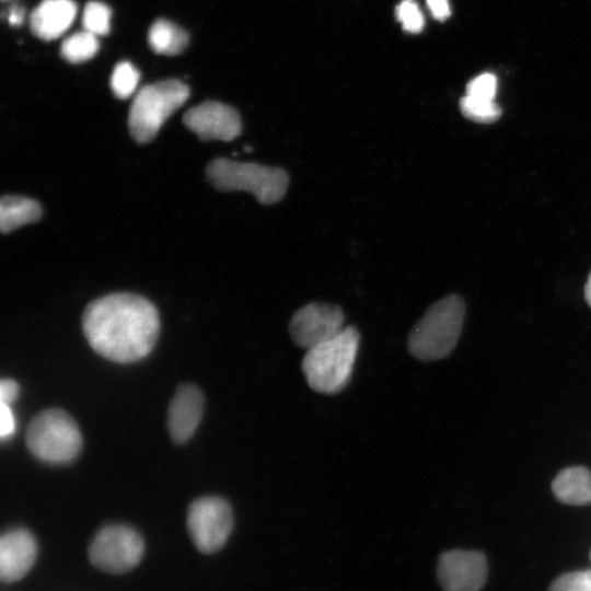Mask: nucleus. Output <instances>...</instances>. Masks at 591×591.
I'll list each match as a JSON object with an SVG mask.
<instances>
[{"instance_id":"20","label":"nucleus","mask_w":591,"mask_h":591,"mask_svg":"<svg viewBox=\"0 0 591 591\" xmlns=\"http://www.w3.org/2000/svg\"><path fill=\"white\" fill-rule=\"evenodd\" d=\"M460 109L466 118L477 123H494L500 115V107L495 101H486L464 95L460 101Z\"/></svg>"},{"instance_id":"5","label":"nucleus","mask_w":591,"mask_h":591,"mask_svg":"<svg viewBox=\"0 0 591 591\" xmlns=\"http://www.w3.org/2000/svg\"><path fill=\"white\" fill-rule=\"evenodd\" d=\"M25 440L35 457L50 464L71 462L82 447L78 425L60 408L38 413L28 424Z\"/></svg>"},{"instance_id":"21","label":"nucleus","mask_w":591,"mask_h":591,"mask_svg":"<svg viewBox=\"0 0 591 591\" xmlns=\"http://www.w3.org/2000/svg\"><path fill=\"white\" fill-rule=\"evenodd\" d=\"M111 9L103 2H89L82 14V24L85 31L99 36L106 35L111 28Z\"/></svg>"},{"instance_id":"12","label":"nucleus","mask_w":591,"mask_h":591,"mask_svg":"<svg viewBox=\"0 0 591 591\" xmlns=\"http://www.w3.org/2000/svg\"><path fill=\"white\" fill-rule=\"evenodd\" d=\"M37 555L34 536L25 529H14L0 540V578L14 582L23 578L33 567Z\"/></svg>"},{"instance_id":"9","label":"nucleus","mask_w":591,"mask_h":591,"mask_svg":"<svg viewBox=\"0 0 591 591\" xmlns=\"http://www.w3.org/2000/svg\"><path fill=\"white\" fill-rule=\"evenodd\" d=\"M344 321V313L338 306L310 303L293 314L289 333L298 346L308 350L340 333L345 328Z\"/></svg>"},{"instance_id":"29","label":"nucleus","mask_w":591,"mask_h":591,"mask_svg":"<svg viewBox=\"0 0 591 591\" xmlns=\"http://www.w3.org/2000/svg\"><path fill=\"white\" fill-rule=\"evenodd\" d=\"M584 298L589 306L591 308V273L589 274L584 286Z\"/></svg>"},{"instance_id":"16","label":"nucleus","mask_w":591,"mask_h":591,"mask_svg":"<svg viewBox=\"0 0 591 591\" xmlns=\"http://www.w3.org/2000/svg\"><path fill=\"white\" fill-rule=\"evenodd\" d=\"M40 205L24 196H3L0 201V229L10 233L21 225L34 223L40 219Z\"/></svg>"},{"instance_id":"19","label":"nucleus","mask_w":591,"mask_h":591,"mask_svg":"<svg viewBox=\"0 0 591 591\" xmlns=\"http://www.w3.org/2000/svg\"><path fill=\"white\" fill-rule=\"evenodd\" d=\"M139 80L138 69L128 61H121L113 70L111 89L118 99H127L135 93Z\"/></svg>"},{"instance_id":"22","label":"nucleus","mask_w":591,"mask_h":591,"mask_svg":"<svg viewBox=\"0 0 591 591\" xmlns=\"http://www.w3.org/2000/svg\"><path fill=\"white\" fill-rule=\"evenodd\" d=\"M395 15L408 33L417 34L425 26V18L416 0H402L395 9Z\"/></svg>"},{"instance_id":"25","label":"nucleus","mask_w":591,"mask_h":591,"mask_svg":"<svg viewBox=\"0 0 591 591\" xmlns=\"http://www.w3.org/2000/svg\"><path fill=\"white\" fill-rule=\"evenodd\" d=\"M15 430V420L10 405L1 403L0 406V437L9 439Z\"/></svg>"},{"instance_id":"18","label":"nucleus","mask_w":591,"mask_h":591,"mask_svg":"<svg viewBox=\"0 0 591 591\" xmlns=\"http://www.w3.org/2000/svg\"><path fill=\"white\" fill-rule=\"evenodd\" d=\"M99 46L97 36L84 30L67 37L61 44L60 53L67 61L78 63L93 58Z\"/></svg>"},{"instance_id":"23","label":"nucleus","mask_w":591,"mask_h":591,"mask_svg":"<svg viewBox=\"0 0 591 591\" xmlns=\"http://www.w3.org/2000/svg\"><path fill=\"white\" fill-rule=\"evenodd\" d=\"M549 591H591V569L561 575L552 583Z\"/></svg>"},{"instance_id":"7","label":"nucleus","mask_w":591,"mask_h":591,"mask_svg":"<svg viewBox=\"0 0 591 591\" xmlns=\"http://www.w3.org/2000/svg\"><path fill=\"white\" fill-rule=\"evenodd\" d=\"M143 551L144 543L137 531L126 525L112 524L95 535L89 557L93 566L105 572L123 573L139 564Z\"/></svg>"},{"instance_id":"3","label":"nucleus","mask_w":591,"mask_h":591,"mask_svg":"<svg viewBox=\"0 0 591 591\" xmlns=\"http://www.w3.org/2000/svg\"><path fill=\"white\" fill-rule=\"evenodd\" d=\"M465 305L457 294L433 303L408 336V350L418 360L434 361L447 357L461 335Z\"/></svg>"},{"instance_id":"4","label":"nucleus","mask_w":591,"mask_h":591,"mask_svg":"<svg viewBox=\"0 0 591 591\" xmlns=\"http://www.w3.org/2000/svg\"><path fill=\"white\" fill-rule=\"evenodd\" d=\"M208 182L218 190H244L264 205L278 202L285 196L289 178L279 167L224 158L212 160L206 169Z\"/></svg>"},{"instance_id":"11","label":"nucleus","mask_w":591,"mask_h":591,"mask_svg":"<svg viewBox=\"0 0 591 591\" xmlns=\"http://www.w3.org/2000/svg\"><path fill=\"white\" fill-rule=\"evenodd\" d=\"M185 126L201 140L231 141L240 136L242 121L231 106L207 101L189 108L183 117Z\"/></svg>"},{"instance_id":"10","label":"nucleus","mask_w":591,"mask_h":591,"mask_svg":"<svg viewBox=\"0 0 591 591\" xmlns=\"http://www.w3.org/2000/svg\"><path fill=\"white\" fill-rule=\"evenodd\" d=\"M486 577L487 561L479 552L454 549L440 556L438 578L444 591H480Z\"/></svg>"},{"instance_id":"13","label":"nucleus","mask_w":591,"mask_h":591,"mask_svg":"<svg viewBox=\"0 0 591 591\" xmlns=\"http://www.w3.org/2000/svg\"><path fill=\"white\" fill-rule=\"evenodd\" d=\"M202 407L204 397L196 385L184 384L176 390L167 412V429L175 443H184L194 434Z\"/></svg>"},{"instance_id":"1","label":"nucleus","mask_w":591,"mask_h":591,"mask_svg":"<svg viewBox=\"0 0 591 591\" xmlns=\"http://www.w3.org/2000/svg\"><path fill=\"white\" fill-rule=\"evenodd\" d=\"M82 329L92 349L119 363L144 358L160 331L154 304L135 293H112L92 301L82 315Z\"/></svg>"},{"instance_id":"2","label":"nucleus","mask_w":591,"mask_h":591,"mask_svg":"<svg viewBox=\"0 0 591 591\" xmlns=\"http://www.w3.org/2000/svg\"><path fill=\"white\" fill-rule=\"evenodd\" d=\"M359 340V332L347 326L333 338L308 349L301 367L309 386L323 394L340 392L351 378Z\"/></svg>"},{"instance_id":"14","label":"nucleus","mask_w":591,"mask_h":591,"mask_svg":"<svg viewBox=\"0 0 591 591\" xmlns=\"http://www.w3.org/2000/svg\"><path fill=\"white\" fill-rule=\"evenodd\" d=\"M76 14L77 5L72 0H43L32 12L31 30L44 40L55 39L70 27Z\"/></svg>"},{"instance_id":"6","label":"nucleus","mask_w":591,"mask_h":591,"mask_svg":"<svg viewBox=\"0 0 591 591\" xmlns=\"http://www.w3.org/2000/svg\"><path fill=\"white\" fill-rule=\"evenodd\" d=\"M188 95V86L178 80H164L141 88L129 109L128 127L131 137L138 143L151 141Z\"/></svg>"},{"instance_id":"26","label":"nucleus","mask_w":591,"mask_h":591,"mask_svg":"<svg viewBox=\"0 0 591 591\" xmlns=\"http://www.w3.org/2000/svg\"><path fill=\"white\" fill-rule=\"evenodd\" d=\"M19 394V384L12 379H2L0 382V403L10 405Z\"/></svg>"},{"instance_id":"17","label":"nucleus","mask_w":591,"mask_h":591,"mask_svg":"<svg viewBox=\"0 0 591 591\" xmlns=\"http://www.w3.org/2000/svg\"><path fill=\"white\" fill-rule=\"evenodd\" d=\"M150 47L157 54L174 56L181 54L188 44V34L178 25L166 21H155L148 34Z\"/></svg>"},{"instance_id":"24","label":"nucleus","mask_w":591,"mask_h":591,"mask_svg":"<svg viewBox=\"0 0 591 591\" xmlns=\"http://www.w3.org/2000/svg\"><path fill=\"white\" fill-rule=\"evenodd\" d=\"M497 93V78L493 73H483L472 79L466 85L465 95L494 101Z\"/></svg>"},{"instance_id":"15","label":"nucleus","mask_w":591,"mask_h":591,"mask_svg":"<svg viewBox=\"0 0 591 591\" xmlns=\"http://www.w3.org/2000/svg\"><path fill=\"white\" fill-rule=\"evenodd\" d=\"M556 498L566 505L584 506L591 503V473L583 466L567 467L559 472L552 483Z\"/></svg>"},{"instance_id":"28","label":"nucleus","mask_w":591,"mask_h":591,"mask_svg":"<svg viewBox=\"0 0 591 591\" xmlns=\"http://www.w3.org/2000/svg\"><path fill=\"white\" fill-rule=\"evenodd\" d=\"M8 21L11 25H20L24 19V10L20 5H13L8 11Z\"/></svg>"},{"instance_id":"27","label":"nucleus","mask_w":591,"mask_h":591,"mask_svg":"<svg viewBox=\"0 0 591 591\" xmlns=\"http://www.w3.org/2000/svg\"><path fill=\"white\" fill-rule=\"evenodd\" d=\"M426 2L434 19L443 21L450 16L449 0H426Z\"/></svg>"},{"instance_id":"30","label":"nucleus","mask_w":591,"mask_h":591,"mask_svg":"<svg viewBox=\"0 0 591 591\" xmlns=\"http://www.w3.org/2000/svg\"><path fill=\"white\" fill-rule=\"evenodd\" d=\"M590 557H591V552H590Z\"/></svg>"},{"instance_id":"8","label":"nucleus","mask_w":591,"mask_h":591,"mask_svg":"<svg viewBox=\"0 0 591 591\" xmlns=\"http://www.w3.org/2000/svg\"><path fill=\"white\" fill-rule=\"evenodd\" d=\"M232 526V509L221 497H201L188 507L187 529L193 543L201 553L210 554L220 549Z\"/></svg>"}]
</instances>
